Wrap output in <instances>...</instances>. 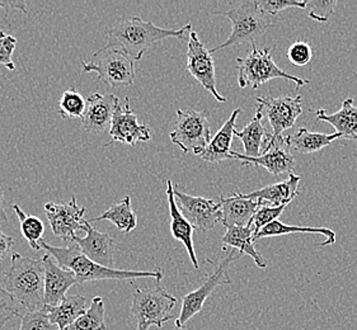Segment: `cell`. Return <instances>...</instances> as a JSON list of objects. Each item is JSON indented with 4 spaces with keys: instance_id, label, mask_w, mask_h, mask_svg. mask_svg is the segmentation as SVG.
Returning a JSON list of instances; mask_svg holds the SVG:
<instances>
[{
    "instance_id": "1",
    "label": "cell",
    "mask_w": 357,
    "mask_h": 330,
    "mask_svg": "<svg viewBox=\"0 0 357 330\" xmlns=\"http://www.w3.org/2000/svg\"><path fill=\"white\" fill-rule=\"evenodd\" d=\"M191 31V24H186L179 29H167L139 17H120L108 29L106 47L120 49L132 60L139 61L143 58L144 52L154 43L172 37L188 41L187 35L190 36Z\"/></svg>"
},
{
    "instance_id": "2",
    "label": "cell",
    "mask_w": 357,
    "mask_h": 330,
    "mask_svg": "<svg viewBox=\"0 0 357 330\" xmlns=\"http://www.w3.org/2000/svg\"><path fill=\"white\" fill-rule=\"evenodd\" d=\"M41 248L47 251L52 258L56 260L59 266L65 269H69L75 274L78 285H84L86 282L103 280H135V278H145L151 277L160 282L165 277L162 269L157 271H126V269H117V268H107L100 266L93 260L86 258V256L79 249L75 243L60 248L49 244L46 240L40 242Z\"/></svg>"
},
{
    "instance_id": "3",
    "label": "cell",
    "mask_w": 357,
    "mask_h": 330,
    "mask_svg": "<svg viewBox=\"0 0 357 330\" xmlns=\"http://www.w3.org/2000/svg\"><path fill=\"white\" fill-rule=\"evenodd\" d=\"M3 288L29 313L45 308V266L43 259L12 256V265L4 273Z\"/></svg>"
},
{
    "instance_id": "4",
    "label": "cell",
    "mask_w": 357,
    "mask_h": 330,
    "mask_svg": "<svg viewBox=\"0 0 357 330\" xmlns=\"http://www.w3.org/2000/svg\"><path fill=\"white\" fill-rule=\"evenodd\" d=\"M213 13L228 17L229 21L231 22L233 29L227 41L210 50L211 55L230 46H236L242 43H255V41L262 36L272 24L271 17L264 15L258 8L256 0L244 1L230 8L228 10H215Z\"/></svg>"
},
{
    "instance_id": "5",
    "label": "cell",
    "mask_w": 357,
    "mask_h": 330,
    "mask_svg": "<svg viewBox=\"0 0 357 330\" xmlns=\"http://www.w3.org/2000/svg\"><path fill=\"white\" fill-rule=\"evenodd\" d=\"M236 70L238 84L241 88L252 86V89H257L258 86L272 79L293 81L296 84V89L310 83L307 79L295 77L280 69L273 61L271 49L258 50L255 43H252V51L247 58H236Z\"/></svg>"
},
{
    "instance_id": "6",
    "label": "cell",
    "mask_w": 357,
    "mask_h": 330,
    "mask_svg": "<svg viewBox=\"0 0 357 330\" xmlns=\"http://www.w3.org/2000/svg\"><path fill=\"white\" fill-rule=\"evenodd\" d=\"M177 301V297L168 294L159 282L154 288H136L131 306L136 330H148L153 325L162 329L165 323L173 319L171 313Z\"/></svg>"
},
{
    "instance_id": "7",
    "label": "cell",
    "mask_w": 357,
    "mask_h": 330,
    "mask_svg": "<svg viewBox=\"0 0 357 330\" xmlns=\"http://www.w3.org/2000/svg\"><path fill=\"white\" fill-rule=\"evenodd\" d=\"M84 72H97V80L109 86H131L135 81V60L120 49L103 47L93 55V61H82Z\"/></svg>"
},
{
    "instance_id": "8",
    "label": "cell",
    "mask_w": 357,
    "mask_h": 330,
    "mask_svg": "<svg viewBox=\"0 0 357 330\" xmlns=\"http://www.w3.org/2000/svg\"><path fill=\"white\" fill-rule=\"evenodd\" d=\"M225 251V257L218 263H215V271L211 273L206 281L201 285L200 288H196L195 291H191L188 294L183 296L182 299V308H181V313H179L178 317L176 319V328L177 329H182L186 327L187 323L192 319L193 316L197 315L200 313L207 299L210 297V294L214 292L216 288L222 285H230L231 280L229 278L227 271H228L229 266L236 262L238 259L241 258L243 254L228 248V251Z\"/></svg>"
},
{
    "instance_id": "9",
    "label": "cell",
    "mask_w": 357,
    "mask_h": 330,
    "mask_svg": "<svg viewBox=\"0 0 357 330\" xmlns=\"http://www.w3.org/2000/svg\"><path fill=\"white\" fill-rule=\"evenodd\" d=\"M169 139L185 154L193 152L201 157L211 141V129L207 121L206 111L178 109L177 121L172 129Z\"/></svg>"
},
{
    "instance_id": "10",
    "label": "cell",
    "mask_w": 357,
    "mask_h": 330,
    "mask_svg": "<svg viewBox=\"0 0 357 330\" xmlns=\"http://www.w3.org/2000/svg\"><path fill=\"white\" fill-rule=\"evenodd\" d=\"M43 208L54 235L61 237L66 244L74 243V237L78 235V231L83 230L86 233L88 220L84 219L86 208L79 206L75 196H73L72 200L66 203L47 202Z\"/></svg>"
},
{
    "instance_id": "11",
    "label": "cell",
    "mask_w": 357,
    "mask_h": 330,
    "mask_svg": "<svg viewBox=\"0 0 357 330\" xmlns=\"http://www.w3.org/2000/svg\"><path fill=\"white\" fill-rule=\"evenodd\" d=\"M303 100L301 95H281V97H258L256 98L257 108L267 116L271 125V140H278L282 136V132L291 129L298 117L303 112Z\"/></svg>"
},
{
    "instance_id": "12",
    "label": "cell",
    "mask_w": 357,
    "mask_h": 330,
    "mask_svg": "<svg viewBox=\"0 0 357 330\" xmlns=\"http://www.w3.org/2000/svg\"><path fill=\"white\" fill-rule=\"evenodd\" d=\"M174 197L178 208L195 230L208 231L222 223V212L220 200H210L199 196H191L174 186Z\"/></svg>"
},
{
    "instance_id": "13",
    "label": "cell",
    "mask_w": 357,
    "mask_h": 330,
    "mask_svg": "<svg viewBox=\"0 0 357 330\" xmlns=\"http://www.w3.org/2000/svg\"><path fill=\"white\" fill-rule=\"evenodd\" d=\"M187 72L192 75L207 92L214 95L218 102H227L216 89V72L215 61L210 50H207L205 43L202 42L197 32L191 31L187 45Z\"/></svg>"
},
{
    "instance_id": "14",
    "label": "cell",
    "mask_w": 357,
    "mask_h": 330,
    "mask_svg": "<svg viewBox=\"0 0 357 330\" xmlns=\"http://www.w3.org/2000/svg\"><path fill=\"white\" fill-rule=\"evenodd\" d=\"M109 135L114 143L135 146L137 143L151 141V131L146 125H140L137 116L130 107V98L126 97L125 102L117 103L114 109Z\"/></svg>"
},
{
    "instance_id": "15",
    "label": "cell",
    "mask_w": 357,
    "mask_h": 330,
    "mask_svg": "<svg viewBox=\"0 0 357 330\" xmlns=\"http://www.w3.org/2000/svg\"><path fill=\"white\" fill-rule=\"evenodd\" d=\"M231 159L239 160L242 165H255L267 169L272 175L294 173L295 159L285 143V136L268 141L267 149L258 158H248L244 154L231 151Z\"/></svg>"
},
{
    "instance_id": "16",
    "label": "cell",
    "mask_w": 357,
    "mask_h": 330,
    "mask_svg": "<svg viewBox=\"0 0 357 330\" xmlns=\"http://www.w3.org/2000/svg\"><path fill=\"white\" fill-rule=\"evenodd\" d=\"M120 100L114 94L93 93L86 98L84 113L80 121L83 129L93 135L109 132L114 109Z\"/></svg>"
},
{
    "instance_id": "17",
    "label": "cell",
    "mask_w": 357,
    "mask_h": 330,
    "mask_svg": "<svg viewBox=\"0 0 357 330\" xmlns=\"http://www.w3.org/2000/svg\"><path fill=\"white\" fill-rule=\"evenodd\" d=\"M45 266V306H57L66 299V292L78 285L75 274L59 266L50 254H45L43 258Z\"/></svg>"
},
{
    "instance_id": "18",
    "label": "cell",
    "mask_w": 357,
    "mask_h": 330,
    "mask_svg": "<svg viewBox=\"0 0 357 330\" xmlns=\"http://www.w3.org/2000/svg\"><path fill=\"white\" fill-rule=\"evenodd\" d=\"M86 237H74V243L78 245L79 249L86 256V258L96 262L100 266L114 268V249L116 244L108 233H102L94 229L92 223L88 221Z\"/></svg>"
},
{
    "instance_id": "19",
    "label": "cell",
    "mask_w": 357,
    "mask_h": 330,
    "mask_svg": "<svg viewBox=\"0 0 357 330\" xmlns=\"http://www.w3.org/2000/svg\"><path fill=\"white\" fill-rule=\"evenodd\" d=\"M222 203V223L227 228H245L256 215L262 202L244 198L242 194H233L231 197H220Z\"/></svg>"
},
{
    "instance_id": "20",
    "label": "cell",
    "mask_w": 357,
    "mask_h": 330,
    "mask_svg": "<svg viewBox=\"0 0 357 330\" xmlns=\"http://www.w3.org/2000/svg\"><path fill=\"white\" fill-rule=\"evenodd\" d=\"M167 200H168L169 214H171L172 237L185 245L187 254L191 259L193 267L196 269H199L200 266H199V260H197V256H196L195 246H193V231H195V228L178 208L176 197H174V186H173L172 180H167Z\"/></svg>"
},
{
    "instance_id": "21",
    "label": "cell",
    "mask_w": 357,
    "mask_h": 330,
    "mask_svg": "<svg viewBox=\"0 0 357 330\" xmlns=\"http://www.w3.org/2000/svg\"><path fill=\"white\" fill-rule=\"evenodd\" d=\"M299 183L301 177L295 173H291L287 180H281L271 186L264 187L250 194H242V196L244 198L257 200L272 207L287 206L299 194Z\"/></svg>"
},
{
    "instance_id": "22",
    "label": "cell",
    "mask_w": 357,
    "mask_h": 330,
    "mask_svg": "<svg viewBox=\"0 0 357 330\" xmlns=\"http://www.w3.org/2000/svg\"><path fill=\"white\" fill-rule=\"evenodd\" d=\"M241 113V108L234 109L228 120L224 123L222 129L216 132L205 151L201 154L202 160L207 163H220L231 159V141L236 136V118Z\"/></svg>"
},
{
    "instance_id": "23",
    "label": "cell",
    "mask_w": 357,
    "mask_h": 330,
    "mask_svg": "<svg viewBox=\"0 0 357 330\" xmlns=\"http://www.w3.org/2000/svg\"><path fill=\"white\" fill-rule=\"evenodd\" d=\"M315 118L333 126L342 139L357 141V107L352 98H346L341 109L335 113H327L323 108L315 111Z\"/></svg>"
},
{
    "instance_id": "24",
    "label": "cell",
    "mask_w": 357,
    "mask_h": 330,
    "mask_svg": "<svg viewBox=\"0 0 357 330\" xmlns=\"http://www.w3.org/2000/svg\"><path fill=\"white\" fill-rule=\"evenodd\" d=\"M236 136L241 139L243 143L245 157L258 158L259 155H262V152L267 149L268 141L271 140V135L266 132L264 113L259 108H257L256 115L243 129H236Z\"/></svg>"
},
{
    "instance_id": "25",
    "label": "cell",
    "mask_w": 357,
    "mask_h": 330,
    "mask_svg": "<svg viewBox=\"0 0 357 330\" xmlns=\"http://www.w3.org/2000/svg\"><path fill=\"white\" fill-rule=\"evenodd\" d=\"M337 139H342V136L337 132L321 134V132H312L309 129L301 127L291 135L285 136V143L290 151H295L299 154H313L332 144Z\"/></svg>"
},
{
    "instance_id": "26",
    "label": "cell",
    "mask_w": 357,
    "mask_h": 330,
    "mask_svg": "<svg viewBox=\"0 0 357 330\" xmlns=\"http://www.w3.org/2000/svg\"><path fill=\"white\" fill-rule=\"evenodd\" d=\"M49 314L51 323L57 330L68 329L78 317L83 315L86 310V297L82 294H75L66 297L65 301L57 306H45Z\"/></svg>"
},
{
    "instance_id": "27",
    "label": "cell",
    "mask_w": 357,
    "mask_h": 330,
    "mask_svg": "<svg viewBox=\"0 0 357 330\" xmlns=\"http://www.w3.org/2000/svg\"><path fill=\"white\" fill-rule=\"evenodd\" d=\"M253 235L255 233L250 225L245 228H230L227 229V233L224 234L222 243L224 244V248L228 246L242 253L243 256H250V258L255 260L258 268L264 269L267 267V262L256 251V246H255L256 242L253 240Z\"/></svg>"
},
{
    "instance_id": "28",
    "label": "cell",
    "mask_w": 357,
    "mask_h": 330,
    "mask_svg": "<svg viewBox=\"0 0 357 330\" xmlns=\"http://www.w3.org/2000/svg\"><path fill=\"white\" fill-rule=\"evenodd\" d=\"M105 220L111 221L117 229L121 230L125 234H130L137 225V216L131 208V197L126 196L121 201L116 202L114 206L108 208L102 215L88 221L92 223Z\"/></svg>"
},
{
    "instance_id": "29",
    "label": "cell",
    "mask_w": 357,
    "mask_h": 330,
    "mask_svg": "<svg viewBox=\"0 0 357 330\" xmlns=\"http://www.w3.org/2000/svg\"><path fill=\"white\" fill-rule=\"evenodd\" d=\"M295 233H307V234H321L326 237V240L321 243V246H328L336 243V233L328 228H309V226H296V225H287L276 220L273 223H268L264 229L258 233L257 235L253 237V240L257 242L262 237H281V235H289Z\"/></svg>"
},
{
    "instance_id": "30",
    "label": "cell",
    "mask_w": 357,
    "mask_h": 330,
    "mask_svg": "<svg viewBox=\"0 0 357 330\" xmlns=\"http://www.w3.org/2000/svg\"><path fill=\"white\" fill-rule=\"evenodd\" d=\"M65 330H107L103 299L100 296L93 297L86 313Z\"/></svg>"
},
{
    "instance_id": "31",
    "label": "cell",
    "mask_w": 357,
    "mask_h": 330,
    "mask_svg": "<svg viewBox=\"0 0 357 330\" xmlns=\"http://www.w3.org/2000/svg\"><path fill=\"white\" fill-rule=\"evenodd\" d=\"M13 210L15 215L20 219L22 235L29 242V246L33 251H40L41 249L40 242L43 240V233H45V225L43 221L36 216L27 215L17 203L13 205Z\"/></svg>"
},
{
    "instance_id": "32",
    "label": "cell",
    "mask_w": 357,
    "mask_h": 330,
    "mask_svg": "<svg viewBox=\"0 0 357 330\" xmlns=\"http://www.w3.org/2000/svg\"><path fill=\"white\" fill-rule=\"evenodd\" d=\"M86 100L75 88L66 89L59 101V113L64 118H82L86 111Z\"/></svg>"
},
{
    "instance_id": "33",
    "label": "cell",
    "mask_w": 357,
    "mask_h": 330,
    "mask_svg": "<svg viewBox=\"0 0 357 330\" xmlns=\"http://www.w3.org/2000/svg\"><path fill=\"white\" fill-rule=\"evenodd\" d=\"M285 208L286 206L272 207V206H268V205H262L261 207L258 208L256 215H255L253 220L250 223V226L253 230L255 235H257L258 233L264 229V226H267L268 223L279 220L280 215L284 212Z\"/></svg>"
},
{
    "instance_id": "34",
    "label": "cell",
    "mask_w": 357,
    "mask_h": 330,
    "mask_svg": "<svg viewBox=\"0 0 357 330\" xmlns=\"http://www.w3.org/2000/svg\"><path fill=\"white\" fill-rule=\"evenodd\" d=\"M17 316H21V305L0 285V328Z\"/></svg>"
},
{
    "instance_id": "35",
    "label": "cell",
    "mask_w": 357,
    "mask_h": 330,
    "mask_svg": "<svg viewBox=\"0 0 357 330\" xmlns=\"http://www.w3.org/2000/svg\"><path fill=\"white\" fill-rule=\"evenodd\" d=\"M20 330H57L56 327L51 323L46 309L27 313L22 316Z\"/></svg>"
},
{
    "instance_id": "36",
    "label": "cell",
    "mask_w": 357,
    "mask_h": 330,
    "mask_svg": "<svg viewBox=\"0 0 357 330\" xmlns=\"http://www.w3.org/2000/svg\"><path fill=\"white\" fill-rule=\"evenodd\" d=\"M337 0H307V15L318 22H327L335 13L337 7Z\"/></svg>"
},
{
    "instance_id": "37",
    "label": "cell",
    "mask_w": 357,
    "mask_h": 330,
    "mask_svg": "<svg viewBox=\"0 0 357 330\" xmlns=\"http://www.w3.org/2000/svg\"><path fill=\"white\" fill-rule=\"evenodd\" d=\"M257 6L264 15H279L280 12L286 10L289 8H307V0H256Z\"/></svg>"
},
{
    "instance_id": "38",
    "label": "cell",
    "mask_w": 357,
    "mask_h": 330,
    "mask_svg": "<svg viewBox=\"0 0 357 330\" xmlns=\"http://www.w3.org/2000/svg\"><path fill=\"white\" fill-rule=\"evenodd\" d=\"M286 55L291 64L296 65V66H304L310 63L312 56H313V51H312L310 45L305 41H295L289 47Z\"/></svg>"
},
{
    "instance_id": "39",
    "label": "cell",
    "mask_w": 357,
    "mask_h": 330,
    "mask_svg": "<svg viewBox=\"0 0 357 330\" xmlns=\"http://www.w3.org/2000/svg\"><path fill=\"white\" fill-rule=\"evenodd\" d=\"M17 38L7 35L4 31H0V64L4 65L8 70H15V65L12 60L15 52Z\"/></svg>"
},
{
    "instance_id": "40",
    "label": "cell",
    "mask_w": 357,
    "mask_h": 330,
    "mask_svg": "<svg viewBox=\"0 0 357 330\" xmlns=\"http://www.w3.org/2000/svg\"><path fill=\"white\" fill-rule=\"evenodd\" d=\"M15 239L0 231V259H4L15 245Z\"/></svg>"
},
{
    "instance_id": "41",
    "label": "cell",
    "mask_w": 357,
    "mask_h": 330,
    "mask_svg": "<svg viewBox=\"0 0 357 330\" xmlns=\"http://www.w3.org/2000/svg\"><path fill=\"white\" fill-rule=\"evenodd\" d=\"M0 8H3L4 10H6V15H4V18H7L8 12L10 10V9H20L22 10L24 15H29V12H27V3L26 1H15V0H9V1H0Z\"/></svg>"
},
{
    "instance_id": "42",
    "label": "cell",
    "mask_w": 357,
    "mask_h": 330,
    "mask_svg": "<svg viewBox=\"0 0 357 330\" xmlns=\"http://www.w3.org/2000/svg\"><path fill=\"white\" fill-rule=\"evenodd\" d=\"M6 207H7V202L4 198V194L0 188V223L7 221V214H6Z\"/></svg>"
}]
</instances>
